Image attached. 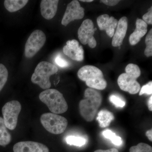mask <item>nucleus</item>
<instances>
[{"label": "nucleus", "mask_w": 152, "mask_h": 152, "mask_svg": "<svg viewBox=\"0 0 152 152\" xmlns=\"http://www.w3.org/2000/svg\"><path fill=\"white\" fill-rule=\"evenodd\" d=\"M84 97L79 103V111L84 119L90 122L96 115L102 102V96L98 91L88 88L85 91Z\"/></svg>", "instance_id": "obj_1"}, {"label": "nucleus", "mask_w": 152, "mask_h": 152, "mask_svg": "<svg viewBox=\"0 0 152 152\" xmlns=\"http://www.w3.org/2000/svg\"><path fill=\"white\" fill-rule=\"evenodd\" d=\"M126 73L121 74L118 79V84L121 90L131 94H135L140 91V85L137 80L141 75L138 66L135 64H129L125 69Z\"/></svg>", "instance_id": "obj_2"}, {"label": "nucleus", "mask_w": 152, "mask_h": 152, "mask_svg": "<svg viewBox=\"0 0 152 152\" xmlns=\"http://www.w3.org/2000/svg\"><path fill=\"white\" fill-rule=\"evenodd\" d=\"M77 76L91 88L103 90L107 86V82L104 78L102 72L95 66L86 65L82 67L79 70Z\"/></svg>", "instance_id": "obj_3"}, {"label": "nucleus", "mask_w": 152, "mask_h": 152, "mask_svg": "<svg viewBox=\"0 0 152 152\" xmlns=\"http://www.w3.org/2000/svg\"><path fill=\"white\" fill-rule=\"evenodd\" d=\"M39 98L53 113L62 114L68 110V104L62 94L57 90H45L40 93Z\"/></svg>", "instance_id": "obj_4"}, {"label": "nucleus", "mask_w": 152, "mask_h": 152, "mask_svg": "<svg viewBox=\"0 0 152 152\" xmlns=\"http://www.w3.org/2000/svg\"><path fill=\"white\" fill-rule=\"evenodd\" d=\"M56 66L47 61L39 63L35 69L31 80L33 83L38 85L41 88L47 90L51 86L50 78L58 71Z\"/></svg>", "instance_id": "obj_5"}, {"label": "nucleus", "mask_w": 152, "mask_h": 152, "mask_svg": "<svg viewBox=\"0 0 152 152\" xmlns=\"http://www.w3.org/2000/svg\"><path fill=\"white\" fill-rule=\"evenodd\" d=\"M40 121L45 129L54 134H62L68 126V121L65 118L52 113L43 114L41 116Z\"/></svg>", "instance_id": "obj_6"}, {"label": "nucleus", "mask_w": 152, "mask_h": 152, "mask_svg": "<svg viewBox=\"0 0 152 152\" xmlns=\"http://www.w3.org/2000/svg\"><path fill=\"white\" fill-rule=\"evenodd\" d=\"M21 109L20 103L16 100L9 102L3 107V119L7 129L13 130L16 127L18 118Z\"/></svg>", "instance_id": "obj_7"}, {"label": "nucleus", "mask_w": 152, "mask_h": 152, "mask_svg": "<svg viewBox=\"0 0 152 152\" xmlns=\"http://www.w3.org/2000/svg\"><path fill=\"white\" fill-rule=\"evenodd\" d=\"M46 37L43 31L36 30L31 33L25 47V56L31 58L37 54L45 43Z\"/></svg>", "instance_id": "obj_8"}, {"label": "nucleus", "mask_w": 152, "mask_h": 152, "mask_svg": "<svg viewBox=\"0 0 152 152\" xmlns=\"http://www.w3.org/2000/svg\"><path fill=\"white\" fill-rule=\"evenodd\" d=\"M96 30V28H94L92 20L89 19L84 20L78 31L80 42L84 45L88 44L91 48H94L96 46L97 42L94 36Z\"/></svg>", "instance_id": "obj_9"}, {"label": "nucleus", "mask_w": 152, "mask_h": 152, "mask_svg": "<svg viewBox=\"0 0 152 152\" xmlns=\"http://www.w3.org/2000/svg\"><path fill=\"white\" fill-rule=\"evenodd\" d=\"M84 15V9L81 6L79 1L74 0L67 6L62 20V25L66 26L71 22L83 19Z\"/></svg>", "instance_id": "obj_10"}, {"label": "nucleus", "mask_w": 152, "mask_h": 152, "mask_svg": "<svg viewBox=\"0 0 152 152\" xmlns=\"http://www.w3.org/2000/svg\"><path fill=\"white\" fill-rule=\"evenodd\" d=\"M63 51L65 55L74 61H82L84 59L83 48L77 40L68 41Z\"/></svg>", "instance_id": "obj_11"}, {"label": "nucleus", "mask_w": 152, "mask_h": 152, "mask_svg": "<svg viewBox=\"0 0 152 152\" xmlns=\"http://www.w3.org/2000/svg\"><path fill=\"white\" fill-rule=\"evenodd\" d=\"M98 26L102 31H105L106 34L110 37H113L117 27L118 20L114 17H110L107 14L101 15L97 19Z\"/></svg>", "instance_id": "obj_12"}, {"label": "nucleus", "mask_w": 152, "mask_h": 152, "mask_svg": "<svg viewBox=\"0 0 152 152\" xmlns=\"http://www.w3.org/2000/svg\"><path fill=\"white\" fill-rule=\"evenodd\" d=\"M14 152H49L48 147L44 144L32 141L21 142L15 144Z\"/></svg>", "instance_id": "obj_13"}, {"label": "nucleus", "mask_w": 152, "mask_h": 152, "mask_svg": "<svg viewBox=\"0 0 152 152\" xmlns=\"http://www.w3.org/2000/svg\"><path fill=\"white\" fill-rule=\"evenodd\" d=\"M128 23V18L126 17H122L118 21L116 31L113 37L112 45L113 47H120L122 45L127 31Z\"/></svg>", "instance_id": "obj_14"}, {"label": "nucleus", "mask_w": 152, "mask_h": 152, "mask_svg": "<svg viewBox=\"0 0 152 152\" xmlns=\"http://www.w3.org/2000/svg\"><path fill=\"white\" fill-rule=\"evenodd\" d=\"M58 0H42L40 4L41 13L46 20L53 19L56 14L58 10Z\"/></svg>", "instance_id": "obj_15"}, {"label": "nucleus", "mask_w": 152, "mask_h": 152, "mask_svg": "<svg viewBox=\"0 0 152 152\" xmlns=\"http://www.w3.org/2000/svg\"><path fill=\"white\" fill-rule=\"evenodd\" d=\"M136 25L135 30L129 37V43L132 45L138 43L148 31V25L142 19H137Z\"/></svg>", "instance_id": "obj_16"}, {"label": "nucleus", "mask_w": 152, "mask_h": 152, "mask_svg": "<svg viewBox=\"0 0 152 152\" xmlns=\"http://www.w3.org/2000/svg\"><path fill=\"white\" fill-rule=\"evenodd\" d=\"M114 119L113 114L107 110H102L98 114L97 121L99 122L100 127L106 128L109 126Z\"/></svg>", "instance_id": "obj_17"}, {"label": "nucleus", "mask_w": 152, "mask_h": 152, "mask_svg": "<svg viewBox=\"0 0 152 152\" xmlns=\"http://www.w3.org/2000/svg\"><path fill=\"white\" fill-rule=\"evenodd\" d=\"M28 2V0H5L4 5L9 12H14L23 8Z\"/></svg>", "instance_id": "obj_18"}, {"label": "nucleus", "mask_w": 152, "mask_h": 152, "mask_svg": "<svg viewBox=\"0 0 152 152\" xmlns=\"http://www.w3.org/2000/svg\"><path fill=\"white\" fill-rule=\"evenodd\" d=\"M11 135L6 127L4 119L0 117V145L4 146L8 145L11 141Z\"/></svg>", "instance_id": "obj_19"}, {"label": "nucleus", "mask_w": 152, "mask_h": 152, "mask_svg": "<svg viewBox=\"0 0 152 152\" xmlns=\"http://www.w3.org/2000/svg\"><path fill=\"white\" fill-rule=\"evenodd\" d=\"M102 134L105 138L110 140L115 145L121 146L123 144L121 138L117 136L110 130H105L103 132Z\"/></svg>", "instance_id": "obj_20"}, {"label": "nucleus", "mask_w": 152, "mask_h": 152, "mask_svg": "<svg viewBox=\"0 0 152 152\" xmlns=\"http://www.w3.org/2000/svg\"><path fill=\"white\" fill-rule=\"evenodd\" d=\"M67 143L70 145H73L81 147L86 143V140L81 137L76 136H68L66 139Z\"/></svg>", "instance_id": "obj_21"}, {"label": "nucleus", "mask_w": 152, "mask_h": 152, "mask_svg": "<svg viewBox=\"0 0 152 152\" xmlns=\"http://www.w3.org/2000/svg\"><path fill=\"white\" fill-rule=\"evenodd\" d=\"M8 78V71L5 66L0 64V91L6 84Z\"/></svg>", "instance_id": "obj_22"}, {"label": "nucleus", "mask_w": 152, "mask_h": 152, "mask_svg": "<svg viewBox=\"0 0 152 152\" xmlns=\"http://www.w3.org/2000/svg\"><path fill=\"white\" fill-rule=\"evenodd\" d=\"M130 152H152V148L151 146L145 143H140L137 145L130 148Z\"/></svg>", "instance_id": "obj_23"}, {"label": "nucleus", "mask_w": 152, "mask_h": 152, "mask_svg": "<svg viewBox=\"0 0 152 152\" xmlns=\"http://www.w3.org/2000/svg\"><path fill=\"white\" fill-rule=\"evenodd\" d=\"M145 44L146 45L144 53L147 57L152 56V29H151L148 33L145 38Z\"/></svg>", "instance_id": "obj_24"}, {"label": "nucleus", "mask_w": 152, "mask_h": 152, "mask_svg": "<svg viewBox=\"0 0 152 152\" xmlns=\"http://www.w3.org/2000/svg\"><path fill=\"white\" fill-rule=\"evenodd\" d=\"M109 100L116 107L122 108L126 105V102L123 100L121 98L117 95H110L109 97Z\"/></svg>", "instance_id": "obj_25"}, {"label": "nucleus", "mask_w": 152, "mask_h": 152, "mask_svg": "<svg viewBox=\"0 0 152 152\" xmlns=\"http://www.w3.org/2000/svg\"><path fill=\"white\" fill-rule=\"evenodd\" d=\"M139 95L142 96L144 94L147 95H152V82H149L145 85H144L141 88Z\"/></svg>", "instance_id": "obj_26"}, {"label": "nucleus", "mask_w": 152, "mask_h": 152, "mask_svg": "<svg viewBox=\"0 0 152 152\" xmlns=\"http://www.w3.org/2000/svg\"><path fill=\"white\" fill-rule=\"evenodd\" d=\"M55 61L57 65L60 67L66 68L69 66V63L61 56L60 55H58L55 58Z\"/></svg>", "instance_id": "obj_27"}, {"label": "nucleus", "mask_w": 152, "mask_h": 152, "mask_svg": "<svg viewBox=\"0 0 152 152\" xmlns=\"http://www.w3.org/2000/svg\"><path fill=\"white\" fill-rule=\"evenodd\" d=\"M142 20L147 25L152 24V7H151L149 11L143 16Z\"/></svg>", "instance_id": "obj_28"}, {"label": "nucleus", "mask_w": 152, "mask_h": 152, "mask_svg": "<svg viewBox=\"0 0 152 152\" xmlns=\"http://www.w3.org/2000/svg\"><path fill=\"white\" fill-rule=\"evenodd\" d=\"M120 1L119 0H102L101 2L104 3L106 5L108 6H114L116 5Z\"/></svg>", "instance_id": "obj_29"}, {"label": "nucleus", "mask_w": 152, "mask_h": 152, "mask_svg": "<svg viewBox=\"0 0 152 152\" xmlns=\"http://www.w3.org/2000/svg\"><path fill=\"white\" fill-rule=\"evenodd\" d=\"M94 152H119V151L116 148H111L106 150H97Z\"/></svg>", "instance_id": "obj_30"}, {"label": "nucleus", "mask_w": 152, "mask_h": 152, "mask_svg": "<svg viewBox=\"0 0 152 152\" xmlns=\"http://www.w3.org/2000/svg\"><path fill=\"white\" fill-rule=\"evenodd\" d=\"M146 135L147 137L149 139L150 141H152V129L147 131L146 132Z\"/></svg>", "instance_id": "obj_31"}, {"label": "nucleus", "mask_w": 152, "mask_h": 152, "mask_svg": "<svg viewBox=\"0 0 152 152\" xmlns=\"http://www.w3.org/2000/svg\"><path fill=\"white\" fill-rule=\"evenodd\" d=\"M148 108L150 111H152V96H151L148 101Z\"/></svg>", "instance_id": "obj_32"}, {"label": "nucleus", "mask_w": 152, "mask_h": 152, "mask_svg": "<svg viewBox=\"0 0 152 152\" xmlns=\"http://www.w3.org/2000/svg\"><path fill=\"white\" fill-rule=\"evenodd\" d=\"M80 1L84 2H93V0H80Z\"/></svg>", "instance_id": "obj_33"}]
</instances>
